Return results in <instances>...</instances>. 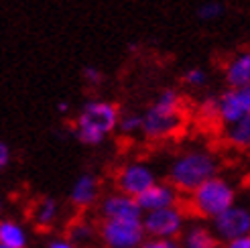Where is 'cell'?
Listing matches in <instances>:
<instances>
[{"mask_svg":"<svg viewBox=\"0 0 250 248\" xmlns=\"http://www.w3.org/2000/svg\"><path fill=\"white\" fill-rule=\"evenodd\" d=\"M10 161H12V151H10V146L4 143V141H0V173H4L10 165Z\"/></svg>","mask_w":250,"mask_h":248,"instance_id":"25","label":"cell"},{"mask_svg":"<svg viewBox=\"0 0 250 248\" xmlns=\"http://www.w3.org/2000/svg\"><path fill=\"white\" fill-rule=\"evenodd\" d=\"M214 102L216 120L222 126H228L250 114V88H226L218 98H214Z\"/></svg>","mask_w":250,"mask_h":248,"instance_id":"9","label":"cell"},{"mask_svg":"<svg viewBox=\"0 0 250 248\" xmlns=\"http://www.w3.org/2000/svg\"><path fill=\"white\" fill-rule=\"evenodd\" d=\"M0 248H6V246H2V244H0Z\"/></svg>","mask_w":250,"mask_h":248,"instance_id":"29","label":"cell"},{"mask_svg":"<svg viewBox=\"0 0 250 248\" xmlns=\"http://www.w3.org/2000/svg\"><path fill=\"white\" fill-rule=\"evenodd\" d=\"M61 216H63V206H61L59 200L49 197V195L39 197V200L31 206V212H29L33 226L39 230H53L59 224Z\"/></svg>","mask_w":250,"mask_h":248,"instance_id":"13","label":"cell"},{"mask_svg":"<svg viewBox=\"0 0 250 248\" xmlns=\"http://www.w3.org/2000/svg\"><path fill=\"white\" fill-rule=\"evenodd\" d=\"M4 218V200H2V195H0V220Z\"/></svg>","mask_w":250,"mask_h":248,"instance_id":"28","label":"cell"},{"mask_svg":"<svg viewBox=\"0 0 250 248\" xmlns=\"http://www.w3.org/2000/svg\"><path fill=\"white\" fill-rule=\"evenodd\" d=\"M157 181H159L157 171L151 163L141 161V159H132L118 167L116 175H114V187H116V191L130 195L136 200V197L143 195Z\"/></svg>","mask_w":250,"mask_h":248,"instance_id":"7","label":"cell"},{"mask_svg":"<svg viewBox=\"0 0 250 248\" xmlns=\"http://www.w3.org/2000/svg\"><path fill=\"white\" fill-rule=\"evenodd\" d=\"M120 106L108 98H90L85 100L71 124V134L83 146H100L116 132Z\"/></svg>","mask_w":250,"mask_h":248,"instance_id":"2","label":"cell"},{"mask_svg":"<svg viewBox=\"0 0 250 248\" xmlns=\"http://www.w3.org/2000/svg\"><path fill=\"white\" fill-rule=\"evenodd\" d=\"M141 224L146 238L179 240V236L187 226V212L181 206L157 209V212H146L141 218Z\"/></svg>","mask_w":250,"mask_h":248,"instance_id":"6","label":"cell"},{"mask_svg":"<svg viewBox=\"0 0 250 248\" xmlns=\"http://www.w3.org/2000/svg\"><path fill=\"white\" fill-rule=\"evenodd\" d=\"M139 248H181L179 240H167V238H146Z\"/></svg>","mask_w":250,"mask_h":248,"instance_id":"23","label":"cell"},{"mask_svg":"<svg viewBox=\"0 0 250 248\" xmlns=\"http://www.w3.org/2000/svg\"><path fill=\"white\" fill-rule=\"evenodd\" d=\"M220 175V161L208 148H185L175 155L167 169V181L181 195L191 193L204 181Z\"/></svg>","mask_w":250,"mask_h":248,"instance_id":"3","label":"cell"},{"mask_svg":"<svg viewBox=\"0 0 250 248\" xmlns=\"http://www.w3.org/2000/svg\"><path fill=\"white\" fill-rule=\"evenodd\" d=\"M65 236L80 246L85 242H92L94 236H98V226H94L92 222L85 220V218H76L73 222H69Z\"/></svg>","mask_w":250,"mask_h":248,"instance_id":"18","label":"cell"},{"mask_svg":"<svg viewBox=\"0 0 250 248\" xmlns=\"http://www.w3.org/2000/svg\"><path fill=\"white\" fill-rule=\"evenodd\" d=\"M141 212H157V209H165L173 206H181V193L173 187L169 181H157L151 185L143 195L136 197Z\"/></svg>","mask_w":250,"mask_h":248,"instance_id":"11","label":"cell"},{"mask_svg":"<svg viewBox=\"0 0 250 248\" xmlns=\"http://www.w3.org/2000/svg\"><path fill=\"white\" fill-rule=\"evenodd\" d=\"M224 143L236 151H250V114L224 126Z\"/></svg>","mask_w":250,"mask_h":248,"instance_id":"17","label":"cell"},{"mask_svg":"<svg viewBox=\"0 0 250 248\" xmlns=\"http://www.w3.org/2000/svg\"><path fill=\"white\" fill-rule=\"evenodd\" d=\"M209 230L220 244L250 234V202L238 195L236 204H232L226 212H222L209 222Z\"/></svg>","mask_w":250,"mask_h":248,"instance_id":"5","label":"cell"},{"mask_svg":"<svg viewBox=\"0 0 250 248\" xmlns=\"http://www.w3.org/2000/svg\"><path fill=\"white\" fill-rule=\"evenodd\" d=\"M236 200H238L236 185L224 175H216L204 181L191 193H187L185 212L197 220L211 222L222 212H226L232 204H236Z\"/></svg>","mask_w":250,"mask_h":248,"instance_id":"4","label":"cell"},{"mask_svg":"<svg viewBox=\"0 0 250 248\" xmlns=\"http://www.w3.org/2000/svg\"><path fill=\"white\" fill-rule=\"evenodd\" d=\"M100 197H102V183H100L98 175H94L90 171L78 175V179L73 181L69 189V202L78 209H87L92 206H98Z\"/></svg>","mask_w":250,"mask_h":248,"instance_id":"12","label":"cell"},{"mask_svg":"<svg viewBox=\"0 0 250 248\" xmlns=\"http://www.w3.org/2000/svg\"><path fill=\"white\" fill-rule=\"evenodd\" d=\"M98 214L102 220H141L143 218L139 202L116 189L100 197Z\"/></svg>","mask_w":250,"mask_h":248,"instance_id":"10","label":"cell"},{"mask_svg":"<svg viewBox=\"0 0 250 248\" xmlns=\"http://www.w3.org/2000/svg\"><path fill=\"white\" fill-rule=\"evenodd\" d=\"M82 78L85 82V85H90V88H100V85L104 83L106 76H104V71L96 67V65H85L82 69Z\"/></svg>","mask_w":250,"mask_h":248,"instance_id":"22","label":"cell"},{"mask_svg":"<svg viewBox=\"0 0 250 248\" xmlns=\"http://www.w3.org/2000/svg\"><path fill=\"white\" fill-rule=\"evenodd\" d=\"M55 108H57L59 114H67V112H69V104H67V102H59Z\"/></svg>","mask_w":250,"mask_h":248,"instance_id":"27","label":"cell"},{"mask_svg":"<svg viewBox=\"0 0 250 248\" xmlns=\"http://www.w3.org/2000/svg\"><path fill=\"white\" fill-rule=\"evenodd\" d=\"M222 76L228 88H250V49L234 53L224 63Z\"/></svg>","mask_w":250,"mask_h":248,"instance_id":"14","label":"cell"},{"mask_svg":"<svg viewBox=\"0 0 250 248\" xmlns=\"http://www.w3.org/2000/svg\"><path fill=\"white\" fill-rule=\"evenodd\" d=\"M143 114L141 136L148 143H163L177 136L185 124V102L175 88L161 90Z\"/></svg>","mask_w":250,"mask_h":248,"instance_id":"1","label":"cell"},{"mask_svg":"<svg viewBox=\"0 0 250 248\" xmlns=\"http://www.w3.org/2000/svg\"><path fill=\"white\" fill-rule=\"evenodd\" d=\"M0 244L6 248H29L31 232L21 220L4 216L0 220Z\"/></svg>","mask_w":250,"mask_h":248,"instance_id":"15","label":"cell"},{"mask_svg":"<svg viewBox=\"0 0 250 248\" xmlns=\"http://www.w3.org/2000/svg\"><path fill=\"white\" fill-rule=\"evenodd\" d=\"M45 248H80L76 242H71L65 234H55V236H51L47 240Z\"/></svg>","mask_w":250,"mask_h":248,"instance_id":"24","label":"cell"},{"mask_svg":"<svg viewBox=\"0 0 250 248\" xmlns=\"http://www.w3.org/2000/svg\"><path fill=\"white\" fill-rule=\"evenodd\" d=\"M179 244L181 248H220V242L211 234L209 226L202 224V222L187 224L179 236Z\"/></svg>","mask_w":250,"mask_h":248,"instance_id":"16","label":"cell"},{"mask_svg":"<svg viewBox=\"0 0 250 248\" xmlns=\"http://www.w3.org/2000/svg\"><path fill=\"white\" fill-rule=\"evenodd\" d=\"M143 128V114L141 112H134V110H126L122 112L120 110V116H118V126L116 130L124 136H136L141 134Z\"/></svg>","mask_w":250,"mask_h":248,"instance_id":"19","label":"cell"},{"mask_svg":"<svg viewBox=\"0 0 250 248\" xmlns=\"http://www.w3.org/2000/svg\"><path fill=\"white\" fill-rule=\"evenodd\" d=\"M222 248H250V234L236 238V240H230V242L224 244Z\"/></svg>","mask_w":250,"mask_h":248,"instance_id":"26","label":"cell"},{"mask_svg":"<svg viewBox=\"0 0 250 248\" xmlns=\"http://www.w3.org/2000/svg\"><path fill=\"white\" fill-rule=\"evenodd\" d=\"M208 80H209V76L204 67H191L183 73V85H187V88H191V90L204 88Z\"/></svg>","mask_w":250,"mask_h":248,"instance_id":"21","label":"cell"},{"mask_svg":"<svg viewBox=\"0 0 250 248\" xmlns=\"http://www.w3.org/2000/svg\"><path fill=\"white\" fill-rule=\"evenodd\" d=\"M224 12H226V6H224L220 0H206V2L199 4V8H197V19L202 22H214L224 17Z\"/></svg>","mask_w":250,"mask_h":248,"instance_id":"20","label":"cell"},{"mask_svg":"<svg viewBox=\"0 0 250 248\" xmlns=\"http://www.w3.org/2000/svg\"><path fill=\"white\" fill-rule=\"evenodd\" d=\"M98 236L106 248H139L146 240L141 220H102Z\"/></svg>","mask_w":250,"mask_h":248,"instance_id":"8","label":"cell"}]
</instances>
